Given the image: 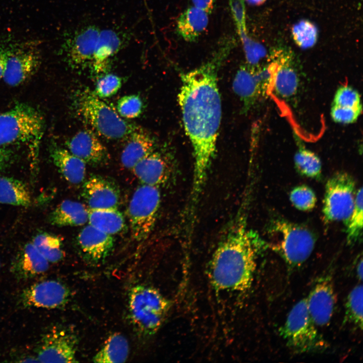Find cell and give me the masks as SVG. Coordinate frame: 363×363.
<instances>
[{
  "mask_svg": "<svg viewBox=\"0 0 363 363\" xmlns=\"http://www.w3.org/2000/svg\"><path fill=\"white\" fill-rule=\"evenodd\" d=\"M220 44L206 63L180 75L178 101L185 130L192 145L194 160L193 203L197 202L203 190L216 152L222 114L217 72L235 46L229 38Z\"/></svg>",
  "mask_w": 363,
  "mask_h": 363,
  "instance_id": "1",
  "label": "cell"
},
{
  "mask_svg": "<svg viewBox=\"0 0 363 363\" xmlns=\"http://www.w3.org/2000/svg\"><path fill=\"white\" fill-rule=\"evenodd\" d=\"M266 245L241 217L222 238L212 256L210 279L214 288L226 291L248 289L258 256Z\"/></svg>",
  "mask_w": 363,
  "mask_h": 363,
  "instance_id": "2",
  "label": "cell"
},
{
  "mask_svg": "<svg viewBox=\"0 0 363 363\" xmlns=\"http://www.w3.org/2000/svg\"><path fill=\"white\" fill-rule=\"evenodd\" d=\"M269 246L283 258L290 270L298 268L312 253L316 238L302 225L284 218L273 219L268 230Z\"/></svg>",
  "mask_w": 363,
  "mask_h": 363,
  "instance_id": "3",
  "label": "cell"
},
{
  "mask_svg": "<svg viewBox=\"0 0 363 363\" xmlns=\"http://www.w3.org/2000/svg\"><path fill=\"white\" fill-rule=\"evenodd\" d=\"M44 130L43 117L32 106L16 104L0 114V148L16 143H24L37 148Z\"/></svg>",
  "mask_w": 363,
  "mask_h": 363,
  "instance_id": "4",
  "label": "cell"
},
{
  "mask_svg": "<svg viewBox=\"0 0 363 363\" xmlns=\"http://www.w3.org/2000/svg\"><path fill=\"white\" fill-rule=\"evenodd\" d=\"M170 306V301L152 286L137 285L130 291V317L135 328L142 335H152L158 330Z\"/></svg>",
  "mask_w": 363,
  "mask_h": 363,
  "instance_id": "5",
  "label": "cell"
},
{
  "mask_svg": "<svg viewBox=\"0 0 363 363\" xmlns=\"http://www.w3.org/2000/svg\"><path fill=\"white\" fill-rule=\"evenodd\" d=\"M78 110L98 135L107 139L128 138L139 127L125 120L94 92L86 89L79 95Z\"/></svg>",
  "mask_w": 363,
  "mask_h": 363,
  "instance_id": "6",
  "label": "cell"
},
{
  "mask_svg": "<svg viewBox=\"0 0 363 363\" xmlns=\"http://www.w3.org/2000/svg\"><path fill=\"white\" fill-rule=\"evenodd\" d=\"M317 327L304 298L292 308L279 332L287 346L294 352H319L326 349L327 343Z\"/></svg>",
  "mask_w": 363,
  "mask_h": 363,
  "instance_id": "7",
  "label": "cell"
},
{
  "mask_svg": "<svg viewBox=\"0 0 363 363\" xmlns=\"http://www.w3.org/2000/svg\"><path fill=\"white\" fill-rule=\"evenodd\" d=\"M160 202L158 187L141 184L135 190L128 209L134 239L143 241L149 236L156 222Z\"/></svg>",
  "mask_w": 363,
  "mask_h": 363,
  "instance_id": "8",
  "label": "cell"
},
{
  "mask_svg": "<svg viewBox=\"0 0 363 363\" xmlns=\"http://www.w3.org/2000/svg\"><path fill=\"white\" fill-rule=\"evenodd\" d=\"M355 190L354 178L346 172H336L328 179L322 207L325 222H345L348 218L354 207Z\"/></svg>",
  "mask_w": 363,
  "mask_h": 363,
  "instance_id": "9",
  "label": "cell"
},
{
  "mask_svg": "<svg viewBox=\"0 0 363 363\" xmlns=\"http://www.w3.org/2000/svg\"><path fill=\"white\" fill-rule=\"evenodd\" d=\"M40 63V53L36 41H11L3 79L9 86L20 85L36 73Z\"/></svg>",
  "mask_w": 363,
  "mask_h": 363,
  "instance_id": "10",
  "label": "cell"
},
{
  "mask_svg": "<svg viewBox=\"0 0 363 363\" xmlns=\"http://www.w3.org/2000/svg\"><path fill=\"white\" fill-rule=\"evenodd\" d=\"M271 75L268 66L252 67L247 64L238 69L234 78L232 87L243 104L247 112L258 97L271 87Z\"/></svg>",
  "mask_w": 363,
  "mask_h": 363,
  "instance_id": "11",
  "label": "cell"
},
{
  "mask_svg": "<svg viewBox=\"0 0 363 363\" xmlns=\"http://www.w3.org/2000/svg\"><path fill=\"white\" fill-rule=\"evenodd\" d=\"M271 87L280 97L288 98L297 92L299 78L291 52L286 48L274 49L269 57Z\"/></svg>",
  "mask_w": 363,
  "mask_h": 363,
  "instance_id": "12",
  "label": "cell"
},
{
  "mask_svg": "<svg viewBox=\"0 0 363 363\" xmlns=\"http://www.w3.org/2000/svg\"><path fill=\"white\" fill-rule=\"evenodd\" d=\"M76 337L64 329H53L42 337L36 348V358L41 362H76Z\"/></svg>",
  "mask_w": 363,
  "mask_h": 363,
  "instance_id": "13",
  "label": "cell"
},
{
  "mask_svg": "<svg viewBox=\"0 0 363 363\" xmlns=\"http://www.w3.org/2000/svg\"><path fill=\"white\" fill-rule=\"evenodd\" d=\"M70 297V290L64 283L49 280L25 288L20 294V300L25 307L53 309L64 307Z\"/></svg>",
  "mask_w": 363,
  "mask_h": 363,
  "instance_id": "14",
  "label": "cell"
},
{
  "mask_svg": "<svg viewBox=\"0 0 363 363\" xmlns=\"http://www.w3.org/2000/svg\"><path fill=\"white\" fill-rule=\"evenodd\" d=\"M81 196L89 209L117 208L120 192L113 179L92 174L83 183Z\"/></svg>",
  "mask_w": 363,
  "mask_h": 363,
  "instance_id": "15",
  "label": "cell"
},
{
  "mask_svg": "<svg viewBox=\"0 0 363 363\" xmlns=\"http://www.w3.org/2000/svg\"><path fill=\"white\" fill-rule=\"evenodd\" d=\"M310 314L317 326L329 323L333 314L336 296L332 278L325 275L320 278L306 297Z\"/></svg>",
  "mask_w": 363,
  "mask_h": 363,
  "instance_id": "16",
  "label": "cell"
},
{
  "mask_svg": "<svg viewBox=\"0 0 363 363\" xmlns=\"http://www.w3.org/2000/svg\"><path fill=\"white\" fill-rule=\"evenodd\" d=\"M66 145L70 152L86 164L98 166L105 164L109 161L107 148L91 130L78 132L66 142Z\"/></svg>",
  "mask_w": 363,
  "mask_h": 363,
  "instance_id": "17",
  "label": "cell"
},
{
  "mask_svg": "<svg viewBox=\"0 0 363 363\" xmlns=\"http://www.w3.org/2000/svg\"><path fill=\"white\" fill-rule=\"evenodd\" d=\"M77 245L83 256L93 262L104 260L112 251L114 240L112 235L88 224L77 237Z\"/></svg>",
  "mask_w": 363,
  "mask_h": 363,
  "instance_id": "18",
  "label": "cell"
},
{
  "mask_svg": "<svg viewBox=\"0 0 363 363\" xmlns=\"http://www.w3.org/2000/svg\"><path fill=\"white\" fill-rule=\"evenodd\" d=\"M169 161L164 154L154 150L138 162L132 170L142 184L159 188L169 179Z\"/></svg>",
  "mask_w": 363,
  "mask_h": 363,
  "instance_id": "19",
  "label": "cell"
},
{
  "mask_svg": "<svg viewBox=\"0 0 363 363\" xmlns=\"http://www.w3.org/2000/svg\"><path fill=\"white\" fill-rule=\"evenodd\" d=\"M100 31L95 26H87L68 40L66 51L68 59L72 65L81 67L92 64Z\"/></svg>",
  "mask_w": 363,
  "mask_h": 363,
  "instance_id": "20",
  "label": "cell"
},
{
  "mask_svg": "<svg viewBox=\"0 0 363 363\" xmlns=\"http://www.w3.org/2000/svg\"><path fill=\"white\" fill-rule=\"evenodd\" d=\"M49 262L33 244H25L11 265V271L19 280H26L45 272Z\"/></svg>",
  "mask_w": 363,
  "mask_h": 363,
  "instance_id": "21",
  "label": "cell"
},
{
  "mask_svg": "<svg viewBox=\"0 0 363 363\" xmlns=\"http://www.w3.org/2000/svg\"><path fill=\"white\" fill-rule=\"evenodd\" d=\"M50 157L58 171L67 181L74 185L83 183L86 174V164L67 149L52 146Z\"/></svg>",
  "mask_w": 363,
  "mask_h": 363,
  "instance_id": "22",
  "label": "cell"
},
{
  "mask_svg": "<svg viewBox=\"0 0 363 363\" xmlns=\"http://www.w3.org/2000/svg\"><path fill=\"white\" fill-rule=\"evenodd\" d=\"M120 156L123 166L132 170L141 160L154 150L155 142L143 130L138 128L128 137Z\"/></svg>",
  "mask_w": 363,
  "mask_h": 363,
  "instance_id": "23",
  "label": "cell"
},
{
  "mask_svg": "<svg viewBox=\"0 0 363 363\" xmlns=\"http://www.w3.org/2000/svg\"><path fill=\"white\" fill-rule=\"evenodd\" d=\"M208 15L194 6L188 8L177 19L176 28L177 34L186 41H196L207 28Z\"/></svg>",
  "mask_w": 363,
  "mask_h": 363,
  "instance_id": "24",
  "label": "cell"
},
{
  "mask_svg": "<svg viewBox=\"0 0 363 363\" xmlns=\"http://www.w3.org/2000/svg\"><path fill=\"white\" fill-rule=\"evenodd\" d=\"M88 209L83 204L71 200L60 203L48 217L49 223L56 226H78L88 221Z\"/></svg>",
  "mask_w": 363,
  "mask_h": 363,
  "instance_id": "25",
  "label": "cell"
},
{
  "mask_svg": "<svg viewBox=\"0 0 363 363\" xmlns=\"http://www.w3.org/2000/svg\"><path fill=\"white\" fill-rule=\"evenodd\" d=\"M122 45V39L115 31L100 30L92 62L94 71L97 73L104 72L110 58L118 51Z\"/></svg>",
  "mask_w": 363,
  "mask_h": 363,
  "instance_id": "26",
  "label": "cell"
},
{
  "mask_svg": "<svg viewBox=\"0 0 363 363\" xmlns=\"http://www.w3.org/2000/svg\"><path fill=\"white\" fill-rule=\"evenodd\" d=\"M88 221L111 235L121 233L126 227L124 216L117 208L88 209Z\"/></svg>",
  "mask_w": 363,
  "mask_h": 363,
  "instance_id": "27",
  "label": "cell"
},
{
  "mask_svg": "<svg viewBox=\"0 0 363 363\" xmlns=\"http://www.w3.org/2000/svg\"><path fill=\"white\" fill-rule=\"evenodd\" d=\"M31 202L30 193L23 182L11 177H0V203L28 207Z\"/></svg>",
  "mask_w": 363,
  "mask_h": 363,
  "instance_id": "28",
  "label": "cell"
},
{
  "mask_svg": "<svg viewBox=\"0 0 363 363\" xmlns=\"http://www.w3.org/2000/svg\"><path fill=\"white\" fill-rule=\"evenodd\" d=\"M129 345L127 339L120 333L110 335L92 360L99 363L124 362L127 359Z\"/></svg>",
  "mask_w": 363,
  "mask_h": 363,
  "instance_id": "29",
  "label": "cell"
},
{
  "mask_svg": "<svg viewBox=\"0 0 363 363\" xmlns=\"http://www.w3.org/2000/svg\"><path fill=\"white\" fill-rule=\"evenodd\" d=\"M32 243L49 263H57L64 257L62 240L55 235L47 232L38 233Z\"/></svg>",
  "mask_w": 363,
  "mask_h": 363,
  "instance_id": "30",
  "label": "cell"
},
{
  "mask_svg": "<svg viewBox=\"0 0 363 363\" xmlns=\"http://www.w3.org/2000/svg\"><path fill=\"white\" fill-rule=\"evenodd\" d=\"M294 165L298 172L310 178H318L322 171L320 158L314 152L304 147L299 148L294 157Z\"/></svg>",
  "mask_w": 363,
  "mask_h": 363,
  "instance_id": "31",
  "label": "cell"
},
{
  "mask_svg": "<svg viewBox=\"0 0 363 363\" xmlns=\"http://www.w3.org/2000/svg\"><path fill=\"white\" fill-rule=\"evenodd\" d=\"M362 188L361 187L356 191L352 211L344 222L346 225L347 241L349 245L359 241L362 236Z\"/></svg>",
  "mask_w": 363,
  "mask_h": 363,
  "instance_id": "32",
  "label": "cell"
},
{
  "mask_svg": "<svg viewBox=\"0 0 363 363\" xmlns=\"http://www.w3.org/2000/svg\"><path fill=\"white\" fill-rule=\"evenodd\" d=\"M361 284L355 286L349 293L345 304V320L355 327L362 329V295Z\"/></svg>",
  "mask_w": 363,
  "mask_h": 363,
  "instance_id": "33",
  "label": "cell"
},
{
  "mask_svg": "<svg viewBox=\"0 0 363 363\" xmlns=\"http://www.w3.org/2000/svg\"><path fill=\"white\" fill-rule=\"evenodd\" d=\"M291 35L295 43L301 48L313 47L318 39V29L311 21L303 20L293 26Z\"/></svg>",
  "mask_w": 363,
  "mask_h": 363,
  "instance_id": "34",
  "label": "cell"
},
{
  "mask_svg": "<svg viewBox=\"0 0 363 363\" xmlns=\"http://www.w3.org/2000/svg\"><path fill=\"white\" fill-rule=\"evenodd\" d=\"M289 199L297 209L303 211L312 210L317 203L314 191L305 185L294 187L290 193Z\"/></svg>",
  "mask_w": 363,
  "mask_h": 363,
  "instance_id": "35",
  "label": "cell"
},
{
  "mask_svg": "<svg viewBox=\"0 0 363 363\" xmlns=\"http://www.w3.org/2000/svg\"><path fill=\"white\" fill-rule=\"evenodd\" d=\"M143 101L137 94H131L121 97L117 102L116 108L119 115L126 118L138 117L142 112Z\"/></svg>",
  "mask_w": 363,
  "mask_h": 363,
  "instance_id": "36",
  "label": "cell"
},
{
  "mask_svg": "<svg viewBox=\"0 0 363 363\" xmlns=\"http://www.w3.org/2000/svg\"><path fill=\"white\" fill-rule=\"evenodd\" d=\"M122 85L120 77L113 74H106L97 81L94 93L100 98L110 97L117 93Z\"/></svg>",
  "mask_w": 363,
  "mask_h": 363,
  "instance_id": "37",
  "label": "cell"
},
{
  "mask_svg": "<svg viewBox=\"0 0 363 363\" xmlns=\"http://www.w3.org/2000/svg\"><path fill=\"white\" fill-rule=\"evenodd\" d=\"M333 105L347 107H362L359 93L348 86H342L337 89L334 95Z\"/></svg>",
  "mask_w": 363,
  "mask_h": 363,
  "instance_id": "38",
  "label": "cell"
},
{
  "mask_svg": "<svg viewBox=\"0 0 363 363\" xmlns=\"http://www.w3.org/2000/svg\"><path fill=\"white\" fill-rule=\"evenodd\" d=\"M229 4L239 38H243L248 35L244 0H229Z\"/></svg>",
  "mask_w": 363,
  "mask_h": 363,
  "instance_id": "39",
  "label": "cell"
},
{
  "mask_svg": "<svg viewBox=\"0 0 363 363\" xmlns=\"http://www.w3.org/2000/svg\"><path fill=\"white\" fill-rule=\"evenodd\" d=\"M361 111L362 107H347L333 105L331 109V116L336 123L348 124L355 122Z\"/></svg>",
  "mask_w": 363,
  "mask_h": 363,
  "instance_id": "40",
  "label": "cell"
},
{
  "mask_svg": "<svg viewBox=\"0 0 363 363\" xmlns=\"http://www.w3.org/2000/svg\"><path fill=\"white\" fill-rule=\"evenodd\" d=\"M12 40L9 38H0V80L3 78L6 66L8 50Z\"/></svg>",
  "mask_w": 363,
  "mask_h": 363,
  "instance_id": "41",
  "label": "cell"
},
{
  "mask_svg": "<svg viewBox=\"0 0 363 363\" xmlns=\"http://www.w3.org/2000/svg\"><path fill=\"white\" fill-rule=\"evenodd\" d=\"M12 152L5 148H0V171L8 168L12 163Z\"/></svg>",
  "mask_w": 363,
  "mask_h": 363,
  "instance_id": "42",
  "label": "cell"
},
{
  "mask_svg": "<svg viewBox=\"0 0 363 363\" xmlns=\"http://www.w3.org/2000/svg\"><path fill=\"white\" fill-rule=\"evenodd\" d=\"M193 6L199 8L208 14L213 11L214 0H192Z\"/></svg>",
  "mask_w": 363,
  "mask_h": 363,
  "instance_id": "43",
  "label": "cell"
},
{
  "mask_svg": "<svg viewBox=\"0 0 363 363\" xmlns=\"http://www.w3.org/2000/svg\"><path fill=\"white\" fill-rule=\"evenodd\" d=\"M356 272L358 278L361 280L362 279V259L360 258L359 262L356 265Z\"/></svg>",
  "mask_w": 363,
  "mask_h": 363,
  "instance_id": "44",
  "label": "cell"
},
{
  "mask_svg": "<svg viewBox=\"0 0 363 363\" xmlns=\"http://www.w3.org/2000/svg\"><path fill=\"white\" fill-rule=\"evenodd\" d=\"M246 2L252 5L259 6L264 4L267 0H246Z\"/></svg>",
  "mask_w": 363,
  "mask_h": 363,
  "instance_id": "45",
  "label": "cell"
},
{
  "mask_svg": "<svg viewBox=\"0 0 363 363\" xmlns=\"http://www.w3.org/2000/svg\"><path fill=\"white\" fill-rule=\"evenodd\" d=\"M0 267H1V264H0Z\"/></svg>",
  "mask_w": 363,
  "mask_h": 363,
  "instance_id": "46",
  "label": "cell"
}]
</instances>
